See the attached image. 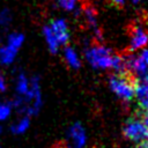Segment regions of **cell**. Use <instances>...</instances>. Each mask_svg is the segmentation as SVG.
I'll return each mask as SVG.
<instances>
[{"mask_svg":"<svg viewBox=\"0 0 148 148\" xmlns=\"http://www.w3.org/2000/svg\"><path fill=\"white\" fill-rule=\"evenodd\" d=\"M50 28L52 32L54 34L59 45H66L69 39V32L67 28V23L62 18H56L52 20L50 23Z\"/></svg>","mask_w":148,"mask_h":148,"instance_id":"obj_5","label":"cell"},{"mask_svg":"<svg viewBox=\"0 0 148 148\" xmlns=\"http://www.w3.org/2000/svg\"><path fill=\"white\" fill-rule=\"evenodd\" d=\"M18 50L3 44L0 46V66L2 67H8L14 64L16 57H17Z\"/></svg>","mask_w":148,"mask_h":148,"instance_id":"obj_8","label":"cell"},{"mask_svg":"<svg viewBox=\"0 0 148 148\" xmlns=\"http://www.w3.org/2000/svg\"><path fill=\"white\" fill-rule=\"evenodd\" d=\"M68 138L71 141V148H83L86 145V132L79 123L71 126Z\"/></svg>","mask_w":148,"mask_h":148,"instance_id":"obj_6","label":"cell"},{"mask_svg":"<svg viewBox=\"0 0 148 148\" xmlns=\"http://www.w3.org/2000/svg\"><path fill=\"white\" fill-rule=\"evenodd\" d=\"M114 54L102 44H95L86 51V58L95 68H111Z\"/></svg>","mask_w":148,"mask_h":148,"instance_id":"obj_2","label":"cell"},{"mask_svg":"<svg viewBox=\"0 0 148 148\" xmlns=\"http://www.w3.org/2000/svg\"><path fill=\"white\" fill-rule=\"evenodd\" d=\"M43 36H44V39H45V42H46V44H47L49 50H50L52 53H57L60 45H59V43H58V40H57L54 34L52 32L50 25H45V27L43 28Z\"/></svg>","mask_w":148,"mask_h":148,"instance_id":"obj_10","label":"cell"},{"mask_svg":"<svg viewBox=\"0 0 148 148\" xmlns=\"http://www.w3.org/2000/svg\"><path fill=\"white\" fill-rule=\"evenodd\" d=\"M29 126H30V117L24 114L18 121L12 124V126H10V132H12L13 134H15V135L22 134V133H24V132L29 128Z\"/></svg>","mask_w":148,"mask_h":148,"instance_id":"obj_12","label":"cell"},{"mask_svg":"<svg viewBox=\"0 0 148 148\" xmlns=\"http://www.w3.org/2000/svg\"><path fill=\"white\" fill-rule=\"evenodd\" d=\"M135 148H148V140H143V141L136 142Z\"/></svg>","mask_w":148,"mask_h":148,"instance_id":"obj_18","label":"cell"},{"mask_svg":"<svg viewBox=\"0 0 148 148\" xmlns=\"http://www.w3.org/2000/svg\"><path fill=\"white\" fill-rule=\"evenodd\" d=\"M1 132H2V128H1V127H0V134H1Z\"/></svg>","mask_w":148,"mask_h":148,"instance_id":"obj_22","label":"cell"},{"mask_svg":"<svg viewBox=\"0 0 148 148\" xmlns=\"http://www.w3.org/2000/svg\"><path fill=\"white\" fill-rule=\"evenodd\" d=\"M136 77L130 72L116 73L110 76L111 90L121 99L131 101L134 97Z\"/></svg>","mask_w":148,"mask_h":148,"instance_id":"obj_1","label":"cell"},{"mask_svg":"<svg viewBox=\"0 0 148 148\" xmlns=\"http://www.w3.org/2000/svg\"><path fill=\"white\" fill-rule=\"evenodd\" d=\"M64 56H65V59H66V61H67V64L72 67V68H79L80 67V59H79V57H77V54L75 53V51L72 49V47H69V46H67L65 50H64Z\"/></svg>","mask_w":148,"mask_h":148,"instance_id":"obj_13","label":"cell"},{"mask_svg":"<svg viewBox=\"0 0 148 148\" xmlns=\"http://www.w3.org/2000/svg\"><path fill=\"white\" fill-rule=\"evenodd\" d=\"M24 35L22 32H17V31H13V32H9L6 37V43L7 45L16 49V50H20L22 47V45L24 44Z\"/></svg>","mask_w":148,"mask_h":148,"instance_id":"obj_11","label":"cell"},{"mask_svg":"<svg viewBox=\"0 0 148 148\" xmlns=\"http://www.w3.org/2000/svg\"><path fill=\"white\" fill-rule=\"evenodd\" d=\"M132 1H133V2H134V3H138V2H139V1H140V0H132Z\"/></svg>","mask_w":148,"mask_h":148,"instance_id":"obj_21","label":"cell"},{"mask_svg":"<svg viewBox=\"0 0 148 148\" xmlns=\"http://www.w3.org/2000/svg\"><path fill=\"white\" fill-rule=\"evenodd\" d=\"M12 20H13L12 12L8 8H1L0 9V29L6 30L12 23Z\"/></svg>","mask_w":148,"mask_h":148,"instance_id":"obj_14","label":"cell"},{"mask_svg":"<svg viewBox=\"0 0 148 148\" xmlns=\"http://www.w3.org/2000/svg\"><path fill=\"white\" fill-rule=\"evenodd\" d=\"M13 105L12 102H0V121H5L12 114Z\"/></svg>","mask_w":148,"mask_h":148,"instance_id":"obj_15","label":"cell"},{"mask_svg":"<svg viewBox=\"0 0 148 148\" xmlns=\"http://www.w3.org/2000/svg\"><path fill=\"white\" fill-rule=\"evenodd\" d=\"M77 0H58V5L65 10H73Z\"/></svg>","mask_w":148,"mask_h":148,"instance_id":"obj_16","label":"cell"},{"mask_svg":"<svg viewBox=\"0 0 148 148\" xmlns=\"http://www.w3.org/2000/svg\"><path fill=\"white\" fill-rule=\"evenodd\" d=\"M111 2L114 5V6H117V7H123L124 6V3H125V0H111Z\"/></svg>","mask_w":148,"mask_h":148,"instance_id":"obj_20","label":"cell"},{"mask_svg":"<svg viewBox=\"0 0 148 148\" xmlns=\"http://www.w3.org/2000/svg\"><path fill=\"white\" fill-rule=\"evenodd\" d=\"M134 95L136 96L138 105H139V112L136 113V116L141 117V114L148 109V84L136 81Z\"/></svg>","mask_w":148,"mask_h":148,"instance_id":"obj_7","label":"cell"},{"mask_svg":"<svg viewBox=\"0 0 148 148\" xmlns=\"http://www.w3.org/2000/svg\"><path fill=\"white\" fill-rule=\"evenodd\" d=\"M128 30L131 36L128 52H134L136 50H140L148 43V30L146 28V24H143L141 21L136 20L132 22L128 27Z\"/></svg>","mask_w":148,"mask_h":148,"instance_id":"obj_4","label":"cell"},{"mask_svg":"<svg viewBox=\"0 0 148 148\" xmlns=\"http://www.w3.org/2000/svg\"><path fill=\"white\" fill-rule=\"evenodd\" d=\"M0 148H1V146H0Z\"/></svg>","mask_w":148,"mask_h":148,"instance_id":"obj_23","label":"cell"},{"mask_svg":"<svg viewBox=\"0 0 148 148\" xmlns=\"http://www.w3.org/2000/svg\"><path fill=\"white\" fill-rule=\"evenodd\" d=\"M30 87V79L23 73L20 72L15 79V91L17 96H23Z\"/></svg>","mask_w":148,"mask_h":148,"instance_id":"obj_9","label":"cell"},{"mask_svg":"<svg viewBox=\"0 0 148 148\" xmlns=\"http://www.w3.org/2000/svg\"><path fill=\"white\" fill-rule=\"evenodd\" d=\"M7 90V81L6 77L0 73V92H5Z\"/></svg>","mask_w":148,"mask_h":148,"instance_id":"obj_17","label":"cell"},{"mask_svg":"<svg viewBox=\"0 0 148 148\" xmlns=\"http://www.w3.org/2000/svg\"><path fill=\"white\" fill-rule=\"evenodd\" d=\"M123 135L134 142L148 140V127L142 121L141 117L134 116L127 119L123 126Z\"/></svg>","mask_w":148,"mask_h":148,"instance_id":"obj_3","label":"cell"},{"mask_svg":"<svg viewBox=\"0 0 148 148\" xmlns=\"http://www.w3.org/2000/svg\"><path fill=\"white\" fill-rule=\"evenodd\" d=\"M141 119H142V121L145 123V125L148 127V109L141 114Z\"/></svg>","mask_w":148,"mask_h":148,"instance_id":"obj_19","label":"cell"}]
</instances>
